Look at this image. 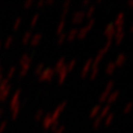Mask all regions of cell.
Listing matches in <instances>:
<instances>
[{
  "mask_svg": "<svg viewBox=\"0 0 133 133\" xmlns=\"http://www.w3.org/2000/svg\"><path fill=\"white\" fill-rule=\"evenodd\" d=\"M111 46H112V41L106 42V44H104V47L100 50L99 52H98V54L96 55L95 58L92 59V68H99V64L104 59V56L108 52V50L111 48Z\"/></svg>",
  "mask_w": 133,
  "mask_h": 133,
  "instance_id": "6da1fadb",
  "label": "cell"
},
{
  "mask_svg": "<svg viewBox=\"0 0 133 133\" xmlns=\"http://www.w3.org/2000/svg\"><path fill=\"white\" fill-rule=\"evenodd\" d=\"M55 74H56V72H55L54 69H52V68H46L39 75L38 79H39V81H41V82H50V81H52Z\"/></svg>",
  "mask_w": 133,
  "mask_h": 133,
  "instance_id": "7a4b0ae2",
  "label": "cell"
},
{
  "mask_svg": "<svg viewBox=\"0 0 133 133\" xmlns=\"http://www.w3.org/2000/svg\"><path fill=\"white\" fill-rule=\"evenodd\" d=\"M94 23H95V21L94 19H89V21L87 22V24L82 27L81 29L79 30L78 31V39L79 40H83L84 38L87 36V34L89 33V31L92 29V27L94 26Z\"/></svg>",
  "mask_w": 133,
  "mask_h": 133,
  "instance_id": "3957f363",
  "label": "cell"
},
{
  "mask_svg": "<svg viewBox=\"0 0 133 133\" xmlns=\"http://www.w3.org/2000/svg\"><path fill=\"white\" fill-rule=\"evenodd\" d=\"M115 86V82L113 81H109L106 84L105 88H104V91H103L101 95L99 97V103L100 104H104V102H106L108 96L110 95V94L113 91V89H114Z\"/></svg>",
  "mask_w": 133,
  "mask_h": 133,
  "instance_id": "277c9868",
  "label": "cell"
},
{
  "mask_svg": "<svg viewBox=\"0 0 133 133\" xmlns=\"http://www.w3.org/2000/svg\"><path fill=\"white\" fill-rule=\"evenodd\" d=\"M21 90H17L15 91V94H13L12 98L10 100V109H14V108H18V107H21Z\"/></svg>",
  "mask_w": 133,
  "mask_h": 133,
  "instance_id": "5b68a950",
  "label": "cell"
},
{
  "mask_svg": "<svg viewBox=\"0 0 133 133\" xmlns=\"http://www.w3.org/2000/svg\"><path fill=\"white\" fill-rule=\"evenodd\" d=\"M66 104H68V103H66V102H63V103H61V104H59V105L56 106V108L54 110V112L51 114L53 122L58 121L59 116H61V114L63 113V111L65 110V108L66 107Z\"/></svg>",
  "mask_w": 133,
  "mask_h": 133,
  "instance_id": "8992f818",
  "label": "cell"
},
{
  "mask_svg": "<svg viewBox=\"0 0 133 133\" xmlns=\"http://www.w3.org/2000/svg\"><path fill=\"white\" fill-rule=\"evenodd\" d=\"M116 33V27L113 23H108L106 25V27L104 28V37L107 38V41H112V38L115 36Z\"/></svg>",
  "mask_w": 133,
  "mask_h": 133,
  "instance_id": "52a82bcc",
  "label": "cell"
},
{
  "mask_svg": "<svg viewBox=\"0 0 133 133\" xmlns=\"http://www.w3.org/2000/svg\"><path fill=\"white\" fill-rule=\"evenodd\" d=\"M125 37V31L124 27H117L116 28V33H115V42H116V45H119L123 42Z\"/></svg>",
  "mask_w": 133,
  "mask_h": 133,
  "instance_id": "ba28073f",
  "label": "cell"
},
{
  "mask_svg": "<svg viewBox=\"0 0 133 133\" xmlns=\"http://www.w3.org/2000/svg\"><path fill=\"white\" fill-rule=\"evenodd\" d=\"M91 66H92V58H89V59H87V61L85 62V64H84V66H83L82 69L81 71V77L82 79H85L89 75L90 71L91 69Z\"/></svg>",
  "mask_w": 133,
  "mask_h": 133,
  "instance_id": "9c48e42d",
  "label": "cell"
},
{
  "mask_svg": "<svg viewBox=\"0 0 133 133\" xmlns=\"http://www.w3.org/2000/svg\"><path fill=\"white\" fill-rule=\"evenodd\" d=\"M84 19H85V12L84 11H76L73 14L71 21L73 24H81V23H82Z\"/></svg>",
  "mask_w": 133,
  "mask_h": 133,
  "instance_id": "30bf717a",
  "label": "cell"
},
{
  "mask_svg": "<svg viewBox=\"0 0 133 133\" xmlns=\"http://www.w3.org/2000/svg\"><path fill=\"white\" fill-rule=\"evenodd\" d=\"M53 123L54 122H53L52 116H51V113L46 114L45 116H44V118H43V127H44V129H51Z\"/></svg>",
  "mask_w": 133,
  "mask_h": 133,
  "instance_id": "8fae6325",
  "label": "cell"
},
{
  "mask_svg": "<svg viewBox=\"0 0 133 133\" xmlns=\"http://www.w3.org/2000/svg\"><path fill=\"white\" fill-rule=\"evenodd\" d=\"M57 74H58V79H57L58 84L61 85V84H63V83L65 82L66 77H68V74H69V71H68V69H66V66H65L64 68L57 73Z\"/></svg>",
  "mask_w": 133,
  "mask_h": 133,
  "instance_id": "7c38bea8",
  "label": "cell"
},
{
  "mask_svg": "<svg viewBox=\"0 0 133 133\" xmlns=\"http://www.w3.org/2000/svg\"><path fill=\"white\" fill-rule=\"evenodd\" d=\"M124 22H125V15L123 12H120L117 14L116 19H115V22L113 24L115 25V27H124Z\"/></svg>",
  "mask_w": 133,
  "mask_h": 133,
  "instance_id": "4fadbf2b",
  "label": "cell"
},
{
  "mask_svg": "<svg viewBox=\"0 0 133 133\" xmlns=\"http://www.w3.org/2000/svg\"><path fill=\"white\" fill-rule=\"evenodd\" d=\"M126 60H127V56H125L124 54H119L118 56H116V61L114 63L116 68H121V66H124V64L126 63Z\"/></svg>",
  "mask_w": 133,
  "mask_h": 133,
  "instance_id": "5bb4252c",
  "label": "cell"
},
{
  "mask_svg": "<svg viewBox=\"0 0 133 133\" xmlns=\"http://www.w3.org/2000/svg\"><path fill=\"white\" fill-rule=\"evenodd\" d=\"M101 109H102V106H101V104H96V105H94V107L91 108V110L90 111V113H89V117H90V118L95 119L96 117L98 116V115H99Z\"/></svg>",
  "mask_w": 133,
  "mask_h": 133,
  "instance_id": "9a60e30c",
  "label": "cell"
},
{
  "mask_svg": "<svg viewBox=\"0 0 133 133\" xmlns=\"http://www.w3.org/2000/svg\"><path fill=\"white\" fill-rule=\"evenodd\" d=\"M119 97V91H114L110 94V95L108 96L107 100H106V103H107L108 105H111L112 104H114L115 102H116V100L118 99Z\"/></svg>",
  "mask_w": 133,
  "mask_h": 133,
  "instance_id": "2e32d148",
  "label": "cell"
},
{
  "mask_svg": "<svg viewBox=\"0 0 133 133\" xmlns=\"http://www.w3.org/2000/svg\"><path fill=\"white\" fill-rule=\"evenodd\" d=\"M65 66H66V59H65V57L59 58L57 62L56 63V66H55V69H54L55 72L58 73Z\"/></svg>",
  "mask_w": 133,
  "mask_h": 133,
  "instance_id": "e0dca14e",
  "label": "cell"
},
{
  "mask_svg": "<svg viewBox=\"0 0 133 133\" xmlns=\"http://www.w3.org/2000/svg\"><path fill=\"white\" fill-rule=\"evenodd\" d=\"M110 108H111L110 105H108V104H106V105H104V107H102V109H101V111H100L99 115H98V117H99L100 119L104 120V117H105V116L110 113Z\"/></svg>",
  "mask_w": 133,
  "mask_h": 133,
  "instance_id": "ac0fdd59",
  "label": "cell"
},
{
  "mask_svg": "<svg viewBox=\"0 0 133 133\" xmlns=\"http://www.w3.org/2000/svg\"><path fill=\"white\" fill-rule=\"evenodd\" d=\"M78 31H79V29H76V28L71 29L66 35V40L69 42H73L78 37Z\"/></svg>",
  "mask_w": 133,
  "mask_h": 133,
  "instance_id": "d6986e66",
  "label": "cell"
},
{
  "mask_svg": "<svg viewBox=\"0 0 133 133\" xmlns=\"http://www.w3.org/2000/svg\"><path fill=\"white\" fill-rule=\"evenodd\" d=\"M42 38H43V35H42L41 33H36V34H34L31 39V45L37 46L38 44L41 43Z\"/></svg>",
  "mask_w": 133,
  "mask_h": 133,
  "instance_id": "ffe728a7",
  "label": "cell"
},
{
  "mask_svg": "<svg viewBox=\"0 0 133 133\" xmlns=\"http://www.w3.org/2000/svg\"><path fill=\"white\" fill-rule=\"evenodd\" d=\"M31 57L29 56V55L25 54L21 56V60H19V64H21V66H27V65H31Z\"/></svg>",
  "mask_w": 133,
  "mask_h": 133,
  "instance_id": "44dd1931",
  "label": "cell"
},
{
  "mask_svg": "<svg viewBox=\"0 0 133 133\" xmlns=\"http://www.w3.org/2000/svg\"><path fill=\"white\" fill-rule=\"evenodd\" d=\"M32 37V33H31V31H26V32L23 34L22 39H21V42H22L23 44H28L31 42V39Z\"/></svg>",
  "mask_w": 133,
  "mask_h": 133,
  "instance_id": "7402d4cb",
  "label": "cell"
},
{
  "mask_svg": "<svg viewBox=\"0 0 133 133\" xmlns=\"http://www.w3.org/2000/svg\"><path fill=\"white\" fill-rule=\"evenodd\" d=\"M116 65H115L114 62L108 63L107 66H106V68H105V73L107 75L114 74V72L116 71Z\"/></svg>",
  "mask_w": 133,
  "mask_h": 133,
  "instance_id": "603a6c76",
  "label": "cell"
},
{
  "mask_svg": "<svg viewBox=\"0 0 133 133\" xmlns=\"http://www.w3.org/2000/svg\"><path fill=\"white\" fill-rule=\"evenodd\" d=\"M65 27H66V19H61L59 23H58L57 27H56V33H57L58 35L63 32V31L65 30Z\"/></svg>",
  "mask_w": 133,
  "mask_h": 133,
  "instance_id": "cb8c5ba5",
  "label": "cell"
},
{
  "mask_svg": "<svg viewBox=\"0 0 133 133\" xmlns=\"http://www.w3.org/2000/svg\"><path fill=\"white\" fill-rule=\"evenodd\" d=\"M114 118H115V116L113 113H109V114L107 115V116L104 117V126L105 127H109L111 124H112V122L114 121Z\"/></svg>",
  "mask_w": 133,
  "mask_h": 133,
  "instance_id": "d4e9b609",
  "label": "cell"
},
{
  "mask_svg": "<svg viewBox=\"0 0 133 133\" xmlns=\"http://www.w3.org/2000/svg\"><path fill=\"white\" fill-rule=\"evenodd\" d=\"M10 89H11V86L0 91V102L5 101V100L8 97V95H9V92H10Z\"/></svg>",
  "mask_w": 133,
  "mask_h": 133,
  "instance_id": "484cf974",
  "label": "cell"
},
{
  "mask_svg": "<svg viewBox=\"0 0 133 133\" xmlns=\"http://www.w3.org/2000/svg\"><path fill=\"white\" fill-rule=\"evenodd\" d=\"M98 74H99V68H92V66H91V69L89 74L90 79H91V81H94V79L97 78Z\"/></svg>",
  "mask_w": 133,
  "mask_h": 133,
  "instance_id": "4316f807",
  "label": "cell"
},
{
  "mask_svg": "<svg viewBox=\"0 0 133 133\" xmlns=\"http://www.w3.org/2000/svg\"><path fill=\"white\" fill-rule=\"evenodd\" d=\"M76 64H77L76 59H71V60L69 62V64L66 65V69H68V71H69V72H71V71L74 70L75 66H76Z\"/></svg>",
  "mask_w": 133,
  "mask_h": 133,
  "instance_id": "83f0119b",
  "label": "cell"
},
{
  "mask_svg": "<svg viewBox=\"0 0 133 133\" xmlns=\"http://www.w3.org/2000/svg\"><path fill=\"white\" fill-rule=\"evenodd\" d=\"M94 12H95V6H89V8H88V10L85 12V18L91 19V17H92V15L94 14Z\"/></svg>",
  "mask_w": 133,
  "mask_h": 133,
  "instance_id": "f1b7e54d",
  "label": "cell"
},
{
  "mask_svg": "<svg viewBox=\"0 0 133 133\" xmlns=\"http://www.w3.org/2000/svg\"><path fill=\"white\" fill-rule=\"evenodd\" d=\"M31 69V65H27V66H21V69L19 71V77H24L26 76V74L28 73V71Z\"/></svg>",
  "mask_w": 133,
  "mask_h": 133,
  "instance_id": "f546056e",
  "label": "cell"
},
{
  "mask_svg": "<svg viewBox=\"0 0 133 133\" xmlns=\"http://www.w3.org/2000/svg\"><path fill=\"white\" fill-rule=\"evenodd\" d=\"M66 33H64V32H62L61 34H59V35H58L57 42H56V43H57L58 45H62L65 42H66Z\"/></svg>",
  "mask_w": 133,
  "mask_h": 133,
  "instance_id": "4dcf8cb0",
  "label": "cell"
},
{
  "mask_svg": "<svg viewBox=\"0 0 133 133\" xmlns=\"http://www.w3.org/2000/svg\"><path fill=\"white\" fill-rule=\"evenodd\" d=\"M44 65L43 64V63H40L39 65H37V66H36L35 69H34V74L39 77V75L44 71Z\"/></svg>",
  "mask_w": 133,
  "mask_h": 133,
  "instance_id": "1f68e13d",
  "label": "cell"
},
{
  "mask_svg": "<svg viewBox=\"0 0 133 133\" xmlns=\"http://www.w3.org/2000/svg\"><path fill=\"white\" fill-rule=\"evenodd\" d=\"M133 109V103H128L126 105L124 106V108H123V113L124 114H129V113L132 111Z\"/></svg>",
  "mask_w": 133,
  "mask_h": 133,
  "instance_id": "d6a6232c",
  "label": "cell"
},
{
  "mask_svg": "<svg viewBox=\"0 0 133 133\" xmlns=\"http://www.w3.org/2000/svg\"><path fill=\"white\" fill-rule=\"evenodd\" d=\"M21 22H22V19L21 18H17L14 21V24H13V30L14 31H17V30H19V28L21 27Z\"/></svg>",
  "mask_w": 133,
  "mask_h": 133,
  "instance_id": "836d02e7",
  "label": "cell"
},
{
  "mask_svg": "<svg viewBox=\"0 0 133 133\" xmlns=\"http://www.w3.org/2000/svg\"><path fill=\"white\" fill-rule=\"evenodd\" d=\"M16 70H17L16 66H11L10 69H9V70L8 71V74H6V79H8V81H9V79H11V78L14 76Z\"/></svg>",
  "mask_w": 133,
  "mask_h": 133,
  "instance_id": "e575fe53",
  "label": "cell"
},
{
  "mask_svg": "<svg viewBox=\"0 0 133 133\" xmlns=\"http://www.w3.org/2000/svg\"><path fill=\"white\" fill-rule=\"evenodd\" d=\"M34 118H35L36 121H40L44 118V110H42V109L38 110L37 112H36L35 116H34Z\"/></svg>",
  "mask_w": 133,
  "mask_h": 133,
  "instance_id": "d590c367",
  "label": "cell"
},
{
  "mask_svg": "<svg viewBox=\"0 0 133 133\" xmlns=\"http://www.w3.org/2000/svg\"><path fill=\"white\" fill-rule=\"evenodd\" d=\"M39 14H34V16L32 17V19H31V22H30V25H31V27H34L36 24H37L38 21H39Z\"/></svg>",
  "mask_w": 133,
  "mask_h": 133,
  "instance_id": "8d00e7d4",
  "label": "cell"
},
{
  "mask_svg": "<svg viewBox=\"0 0 133 133\" xmlns=\"http://www.w3.org/2000/svg\"><path fill=\"white\" fill-rule=\"evenodd\" d=\"M102 123H103V120L102 119H100L99 117H96L95 119H94V124H92V127H94V129H97L98 128L102 125Z\"/></svg>",
  "mask_w": 133,
  "mask_h": 133,
  "instance_id": "74e56055",
  "label": "cell"
},
{
  "mask_svg": "<svg viewBox=\"0 0 133 133\" xmlns=\"http://www.w3.org/2000/svg\"><path fill=\"white\" fill-rule=\"evenodd\" d=\"M13 41H14V39H13L12 36H8V38H6V42H5V48H8L9 46L12 44Z\"/></svg>",
  "mask_w": 133,
  "mask_h": 133,
  "instance_id": "f35d334b",
  "label": "cell"
},
{
  "mask_svg": "<svg viewBox=\"0 0 133 133\" xmlns=\"http://www.w3.org/2000/svg\"><path fill=\"white\" fill-rule=\"evenodd\" d=\"M6 126H8V122H6V121H3V122L0 124V133L4 132L5 129H6Z\"/></svg>",
  "mask_w": 133,
  "mask_h": 133,
  "instance_id": "ab89813d",
  "label": "cell"
},
{
  "mask_svg": "<svg viewBox=\"0 0 133 133\" xmlns=\"http://www.w3.org/2000/svg\"><path fill=\"white\" fill-rule=\"evenodd\" d=\"M65 129H66L65 126H62V125H61V126H59V127H58L56 130L53 131V133H64Z\"/></svg>",
  "mask_w": 133,
  "mask_h": 133,
  "instance_id": "60d3db41",
  "label": "cell"
},
{
  "mask_svg": "<svg viewBox=\"0 0 133 133\" xmlns=\"http://www.w3.org/2000/svg\"><path fill=\"white\" fill-rule=\"evenodd\" d=\"M32 4H33V0H27V1L24 3V8L28 9V8H30L32 6Z\"/></svg>",
  "mask_w": 133,
  "mask_h": 133,
  "instance_id": "b9f144b4",
  "label": "cell"
},
{
  "mask_svg": "<svg viewBox=\"0 0 133 133\" xmlns=\"http://www.w3.org/2000/svg\"><path fill=\"white\" fill-rule=\"evenodd\" d=\"M44 6H45V1H44V0H40V1L37 2V4H36V6H37L38 8H44Z\"/></svg>",
  "mask_w": 133,
  "mask_h": 133,
  "instance_id": "7bdbcfd3",
  "label": "cell"
},
{
  "mask_svg": "<svg viewBox=\"0 0 133 133\" xmlns=\"http://www.w3.org/2000/svg\"><path fill=\"white\" fill-rule=\"evenodd\" d=\"M59 126H60V125H59V120H58V121H56V122L53 123L52 127H51V129H51L52 131H55L56 129H57L58 127H59Z\"/></svg>",
  "mask_w": 133,
  "mask_h": 133,
  "instance_id": "ee69618b",
  "label": "cell"
},
{
  "mask_svg": "<svg viewBox=\"0 0 133 133\" xmlns=\"http://www.w3.org/2000/svg\"><path fill=\"white\" fill-rule=\"evenodd\" d=\"M70 4H71L70 0H66V1H65L64 5H63V9H69Z\"/></svg>",
  "mask_w": 133,
  "mask_h": 133,
  "instance_id": "f6af8a7d",
  "label": "cell"
},
{
  "mask_svg": "<svg viewBox=\"0 0 133 133\" xmlns=\"http://www.w3.org/2000/svg\"><path fill=\"white\" fill-rule=\"evenodd\" d=\"M90 3H91L90 0H83L82 2L81 3V6H82V8H88L89 5H90Z\"/></svg>",
  "mask_w": 133,
  "mask_h": 133,
  "instance_id": "bcb514c9",
  "label": "cell"
},
{
  "mask_svg": "<svg viewBox=\"0 0 133 133\" xmlns=\"http://www.w3.org/2000/svg\"><path fill=\"white\" fill-rule=\"evenodd\" d=\"M55 3V0H46L45 1V6H51Z\"/></svg>",
  "mask_w": 133,
  "mask_h": 133,
  "instance_id": "7dc6e473",
  "label": "cell"
},
{
  "mask_svg": "<svg viewBox=\"0 0 133 133\" xmlns=\"http://www.w3.org/2000/svg\"><path fill=\"white\" fill-rule=\"evenodd\" d=\"M128 6H129V8H133V0H129V2H128Z\"/></svg>",
  "mask_w": 133,
  "mask_h": 133,
  "instance_id": "c3c4849f",
  "label": "cell"
},
{
  "mask_svg": "<svg viewBox=\"0 0 133 133\" xmlns=\"http://www.w3.org/2000/svg\"><path fill=\"white\" fill-rule=\"evenodd\" d=\"M2 79H3V74H2V69L0 68V82L2 81Z\"/></svg>",
  "mask_w": 133,
  "mask_h": 133,
  "instance_id": "681fc988",
  "label": "cell"
},
{
  "mask_svg": "<svg viewBox=\"0 0 133 133\" xmlns=\"http://www.w3.org/2000/svg\"><path fill=\"white\" fill-rule=\"evenodd\" d=\"M3 114H4V109H3V108H0V118L2 117Z\"/></svg>",
  "mask_w": 133,
  "mask_h": 133,
  "instance_id": "f907efd6",
  "label": "cell"
},
{
  "mask_svg": "<svg viewBox=\"0 0 133 133\" xmlns=\"http://www.w3.org/2000/svg\"><path fill=\"white\" fill-rule=\"evenodd\" d=\"M129 31H130V32H133V22H132V24H131L130 28H129Z\"/></svg>",
  "mask_w": 133,
  "mask_h": 133,
  "instance_id": "816d5d0a",
  "label": "cell"
},
{
  "mask_svg": "<svg viewBox=\"0 0 133 133\" xmlns=\"http://www.w3.org/2000/svg\"><path fill=\"white\" fill-rule=\"evenodd\" d=\"M102 3V0H98L97 2H96V4H101Z\"/></svg>",
  "mask_w": 133,
  "mask_h": 133,
  "instance_id": "f5cc1de1",
  "label": "cell"
},
{
  "mask_svg": "<svg viewBox=\"0 0 133 133\" xmlns=\"http://www.w3.org/2000/svg\"><path fill=\"white\" fill-rule=\"evenodd\" d=\"M0 48H1V42H0Z\"/></svg>",
  "mask_w": 133,
  "mask_h": 133,
  "instance_id": "db71d44e",
  "label": "cell"
}]
</instances>
